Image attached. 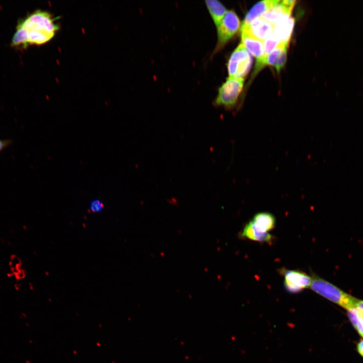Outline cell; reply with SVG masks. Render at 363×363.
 <instances>
[{
  "label": "cell",
  "instance_id": "6da1fadb",
  "mask_svg": "<svg viewBox=\"0 0 363 363\" xmlns=\"http://www.w3.org/2000/svg\"><path fill=\"white\" fill-rule=\"evenodd\" d=\"M58 29L49 12L37 10L18 21L11 44L16 48L43 45L50 41Z\"/></svg>",
  "mask_w": 363,
  "mask_h": 363
},
{
  "label": "cell",
  "instance_id": "7a4b0ae2",
  "mask_svg": "<svg viewBox=\"0 0 363 363\" xmlns=\"http://www.w3.org/2000/svg\"><path fill=\"white\" fill-rule=\"evenodd\" d=\"M311 277L310 287L313 291L347 310L356 308L358 299L315 273Z\"/></svg>",
  "mask_w": 363,
  "mask_h": 363
},
{
  "label": "cell",
  "instance_id": "3957f363",
  "mask_svg": "<svg viewBox=\"0 0 363 363\" xmlns=\"http://www.w3.org/2000/svg\"><path fill=\"white\" fill-rule=\"evenodd\" d=\"M253 63L249 52L242 43L231 54L227 63L229 77L245 79L249 73Z\"/></svg>",
  "mask_w": 363,
  "mask_h": 363
},
{
  "label": "cell",
  "instance_id": "277c9868",
  "mask_svg": "<svg viewBox=\"0 0 363 363\" xmlns=\"http://www.w3.org/2000/svg\"><path fill=\"white\" fill-rule=\"evenodd\" d=\"M244 79L228 77L218 89L215 104L232 109L236 104L244 86Z\"/></svg>",
  "mask_w": 363,
  "mask_h": 363
},
{
  "label": "cell",
  "instance_id": "5b68a950",
  "mask_svg": "<svg viewBox=\"0 0 363 363\" xmlns=\"http://www.w3.org/2000/svg\"><path fill=\"white\" fill-rule=\"evenodd\" d=\"M240 20L233 11H228L217 28L218 47L223 46L238 30Z\"/></svg>",
  "mask_w": 363,
  "mask_h": 363
},
{
  "label": "cell",
  "instance_id": "8992f818",
  "mask_svg": "<svg viewBox=\"0 0 363 363\" xmlns=\"http://www.w3.org/2000/svg\"><path fill=\"white\" fill-rule=\"evenodd\" d=\"M284 285L286 290L292 293H298L310 287L312 277L305 272L296 270H282Z\"/></svg>",
  "mask_w": 363,
  "mask_h": 363
},
{
  "label": "cell",
  "instance_id": "52a82bcc",
  "mask_svg": "<svg viewBox=\"0 0 363 363\" xmlns=\"http://www.w3.org/2000/svg\"><path fill=\"white\" fill-rule=\"evenodd\" d=\"M241 42L248 51L256 58L255 72L262 69L264 60L263 41L253 37L245 31H240Z\"/></svg>",
  "mask_w": 363,
  "mask_h": 363
},
{
  "label": "cell",
  "instance_id": "ba28073f",
  "mask_svg": "<svg viewBox=\"0 0 363 363\" xmlns=\"http://www.w3.org/2000/svg\"><path fill=\"white\" fill-rule=\"evenodd\" d=\"M240 31H245L253 37L263 41L274 32V25L259 17L245 26H241Z\"/></svg>",
  "mask_w": 363,
  "mask_h": 363
},
{
  "label": "cell",
  "instance_id": "9c48e42d",
  "mask_svg": "<svg viewBox=\"0 0 363 363\" xmlns=\"http://www.w3.org/2000/svg\"><path fill=\"white\" fill-rule=\"evenodd\" d=\"M289 42H281L274 50L265 57L263 67L270 65L278 72L284 67L286 60L287 49Z\"/></svg>",
  "mask_w": 363,
  "mask_h": 363
},
{
  "label": "cell",
  "instance_id": "30bf717a",
  "mask_svg": "<svg viewBox=\"0 0 363 363\" xmlns=\"http://www.w3.org/2000/svg\"><path fill=\"white\" fill-rule=\"evenodd\" d=\"M239 236L241 238L269 244L273 242L274 239V236L269 232H262L257 230L251 220L245 225L239 233Z\"/></svg>",
  "mask_w": 363,
  "mask_h": 363
},
{
  "label": "cell",
  "instance_id": "8fae6325",
  "mask_svg": "<svg viewBox=\"0 0 363 363\" xmlns=\"http://www.w3.org/2000/svg\"><path fill=\"white\" fill-rule=\"evenodd\" d=\"M280 0H266L254 5L246 15L241 26H245L277 5Z\"/></svg>",
  "mask_w": 363,
  "mask_h": 363
},
{
  "label": "cell",
  "instance_id": "7c38bea8",
  "mask_svg": "<svg viewBox=\"0 0 363 363\" xmlns=\"http://www.w3.org/2000/svg\"><path fill=\"white\" fill-rule=\"evenodd\" d=\"M293 8L284 5L281 1L261 16L264 19L275 25L282 19L290 17Z\"/></svg>",
  "mask_w": 363,
  "mask_h": 363
},
{
  "label": "cell",
  "instance_id": "4fadbf2b",
  "mask_svg": "<svg viewBox=\"0 0 363 363\" xmlns=\"http://www.w3.org/2000/svg\"><path fill=\"white\" fill-rule=\"evenodd\" d=\"M294 21V19L290 16L282 19L274 25L273 34L280 42H289Z\"/></svg>",
  "mask_w": 363,
  "mask_h": 363
},
{
  "label": "cell",
  "instance_id": "5bb4252c",
  "mask_svg": "<svg viewBox=\"0 0 363 363\" xmlns=\"http://www.w3.org/2000/svg\"><path fill=\"white\" fill-rule=\"evenodd\" d=\"M255 227L262 232L268 231L274 228L276 220L274 216L269 212H262L255 214L251 220Z\"/></svg>",
  "mask_w": 363,
  "mask_h": 363
},
{
  "label": "cell",
  "instance_id": "9a60e30c",
  "mask_svg": "<svg viewBox=\"0 0 363 363\" xmlns=\"http://www.w3.org/2000/svg\"><path fill=\"white\" fill-rule=\"evenodd\" d=\"M205 3L214 24L217 27L227 11L218 1L207 0Z\"/></svg>",
  "mask_w": 363,
  "mask_h": 363
},
{
  "label": "cell",
  "instance_id": "2e32d148",
  "mask_svg": "<svg viewBox=\"0 0 363 363\" xmlns=\"http://www.w3.org/2000/svg\"><path fill=\"white\" fill-rule=\"evenodd\" d=\"M280 43V41L273 33L264 40L263 44L265 57L274 50Z\"/></svg>",
  "mask_w": 363,
  "mask_h": 363
},
{
  "label": "cell",
  "instance_id": "e0dca14e",
  "mask_svg": "<svg viewBox=\"0 0 363 363\" xmlns=\"http://www.w3.org/2000/svg\"><path fill=\"white\" fill-rule=\"evenodd\" d=\"M103 208V204L99 201H94L90 205V210L93 212L100 211Z\"/></svg>",
  "mask_w": 363,
  "mask_h": 363
},
{
  "label": "cell",
  "instance_id": "ac0fdd59",
  "mask_svg": "<svg viewBox=\"0 0 363 363\" xmlns=\"http://www.w3.org/2000/svg\"><path fill=\"white\" fill-rule=\"evenodd\" d=\"M13 143V141L11 139H0V153L12 145Z\"/></svg>",
  "mask_w": 363,
  "mask_h": 363
},
{
  "label": "cell",
  "instance_id": "d6986e66",
  "mask_svg": "<svg viewBox=\"0 0 363 363\" xmlns=\"http://www.w3.org/2000/svg\"><path fill=\"white\" fill-rule=\"evenodd\" d=\"M357 350L359 354L363 357V339H361L357 344Z\"/></svg>",
  "mask_w": 363,
  "mask_h": 363
},
{
  "label": "cell",
  "instance_id": "ffe728a7",
  "mask_svg": "<svg viewBox=\"0 0 363 363\" xmlns=\"http://www.w3.org/2000/svg\"><path fill=\"white\" fill-rule=\"evenodd\" d=\"M356 308L363 310V300L358 299L356 304Z\"/></svg>",
  "mask_w": 363,
  "mask_h": 363
},
{
  "label": "cell",
  "instance_id": "44dd1931",
  "mask_svg": "<svg viewBox=\"0 0 363 363\" xmlns=\"http://www.w3.org/2000/svg\"><path fill=\"white\" fill-rule=\"evenodd\" d=\"M357 309L358 316L363 322V310H361L358 308H357Z\"/></svg>",
  "mask_w": 363,
  "mask_h": 363
}]
</instances>
